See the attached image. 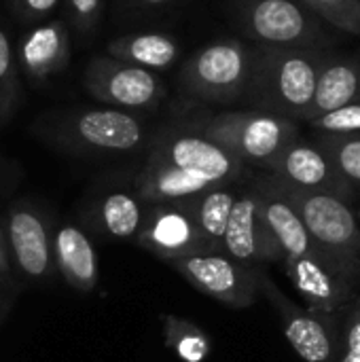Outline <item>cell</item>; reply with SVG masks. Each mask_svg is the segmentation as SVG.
Listing matches in <instances>:
<instances>
[{"instance_id":"6da1fadb","label":"cell","mask_w":360,"mask_h":362,"mask_svg":"<svg viewBox=\"0 0 360 362\" xmlns=\"http://www.w3.org/2000/svg\"><path fill=\"white\" fill-rule=\"evenodd\" d=\"M276 189L291 202L303 221L316 248L333 263V267L350 280L360 284V223L348 202L316 191H301L272 178Z\"/></svg>"},{"instance_id":"7a4b0ae2","label":"cell","mask_w":360,"mask_h":362,"mask_svg":"<svg viewBox=\"0 0 360 362\" xmlns=\"http://www.w3.org/2000/svg\"><path fill=\"white\" fill-rule=\"evenodd\" d=\"M199 132L236 155L242 163L269 165L293 140L297 129L289 119L272 112H221Z\"/></svg>"},{"instance_id":"3957f363","label":"cell","mask_w":360,"mask_h":362,"mask_svg":"<svg viewBox=\"0 0 360 362\" xmlns=\"http://www.w3.org/2000/svg\"><path fill=\"white\" fill-rule=\"evenodd\" d=\"M252 55L236 40H216L195 51L180 68V87L204 102H233L246 91Z\"/></svg>"},{"instance_id":"277c9868","label":"cell","mask_w":360,"mask_h":362,"mask_svg":"<svg viewBox=\"0 0 360 362\" xmlns=\"http://www.w3.org/2000/svg\"><path fill=\"white\" fill-rule=\"evenodd\" d=\"M259 293L276 310L284 337L303 362H337L342 348V320L337 314H320L301 308L263 272H259Z\"/></svg>"},{"instance_id":"5b68a950","label":"cell","mask_w":360,"mask_h":362,"mask_svg":"<svg viewBox=\"0 0 360 362\" xmlns=\"http://www.w3.org/2000/svg\"><path fill=\"white\" fill-rule=\"evenodd\" d=\"M55 136L83 151L93 153H129L146 140L144 123L129 110L121 108H79L64 115Z\"/></svg>"},{"instance_id":"8992f818","label":"cell","mask_w":360,"mask_h":362,"mask_svg":"<svg viewBox=\"0 0 360 362\" xmlns=\"http://www.w3.org/2000/svg\"><path fill=\"white\" fill-rule=\"evenodd\" d=\"M83 85L95 102L129 112L157 106L166 98V85L155 72L110 55H98L87 64Z\"/></svg>"},{"instance_id":"52a82bcc","label":"cell","mask_w":360,"mask_h":362,"mask_svg":"<svg viewBox=\"0 0 360 362\" xmlns=\"http://www.w3.org/2000/svg\"><path fill=\"white\" fill-rule=\"evenodd\" d=\"M170 263L197 291L225 305L248 308L261 295L259 293L261 269H250L233 261L225 252H202Z\"/></svg>"},{"instance_id":"ba28073f","label":"cell","mask_w":360,"mask_h":362,"mask_svg":"<svg viewBox=\"0 0 360 362\" xmlns=\"http://www.w3.org/2000/svg\"><path fill=\"white\" fill-rule=\"evenodd\" d=\"M149 159L202 174L214 185H229L244 172V163L199 129H170L153 146Z\"/></svg>"},{"instance_id":"9c48e42d","label":"cell","mask_w":360,"mask_h":362,"mask_svg":"<svg viewBox=\"0 0 360 362\" xmlns=\"http://www.w3.org/2000/svg\"><path fill=\"white\" fill-rule=\"evenodd\" d=\"M316 68L301 55H265L252 57L246 89L259 98H269L272 104L286 110H306L312 106L316 91Z\"/></svg>"},{"instance_id":"30bf717a","label":"cell","mask_w":360,"mask_h":362,"mask_svg":"<svg viewBox=\"0 0 360 362\" xmlns=\"http://www.w3.org/2000/svg\"><path fill=\"white\" fill-rule=\"evenodd\" d=\"M138 242L163 261L210 252L195 225L193 199L155 204L142 218Z\"/></svg>"},{"instance_id":"8fae6325","label":"cell","mask_w":360,"mask_h":362,"mask_svg":"<svg viewBox=\"0 0 360 362\" xmlns=\"http://www.w3.org/2000/svg\"><path fill=\"white\" fill-rule=\"evenodd\" d=\"M223 252L250 269L282 261L280 246L263 218L257 191L238 195L223 238Z\"/></svg>"},{"instance_id":"7c38bea8","label":"cell","mask_w":360,"mask_h":362,"mask_svg":"<svg viewBox=\"0 0 360 362\" xmlns=\"http://www.w3.org/2000/svg\"><path fill=\"white\" fill-rule=\"evenodd\" d=\"M267 168L282 180L301 191L329 193L344 202H350L352 185L342 176L329 153L320 144H306L293 140Z\"/></svg>"},{"instance_id":"4fadbf2b","label":"cell","mask_w":360,"mask_h":362,"mask_svg":"<svg viewBox=\"0 0 360 362\" xmlns=\"http://www.w3.org/2000/svg\"><path fill=\"white\" fill-rule=\"evenodd\" d=\"M11 261L30 280H45L53 267V246L42 218L28 208H13L6 223Z\"/></svg>"},{"instance_id":"5bb4252c","label":"cell","mask_w":360,"mask_h":362,"mask_svg":"<svg viewBox=\"0 0 360 362\" xmlns=\"http://www.w3.org/2000/svg\"><path fill=\"white\" fill-rule=\"evenodd\" d=\"M17 66L30 81H45L62 72L70 59V32L62 19L36 23L19 42Z\"/></svg>"},{"instance_id":"9a60e30c","label":"cell","mask_w":360,"mask_h":362,"mask_svg":"<svg viewBox=\"0 0 360 362\" xmlns=\"http://www.w3.org/2000/svg\"><path fill=\"white\" fill-rule=\"evenodd\" d=\"M138 197L149 204H166V202H182V199H193L202 195L204 191L214 185L210 178L187 172L180 168H172L153 159H146L144 170L138 176Z\"/></svg>"},{"instance_id":"2e32d148","label":"cell","mask_w":360,"mask_h":362,"mask_svg":"<svg viewBox=\"0 0 360 362\" xmlns=\"http://www.w3.org/2000/svg\"><path fill=\"white\" fill-rule=\"evenodd\" d=\"M244 21L252 36L274 45H286L306 34V15L293 0H252Z\"/></svg>"},{"instance_id":"e0dca14e","label":"cell","mask_w":360,"mask_h":362,"mask_svg":"<svg viewBox=\"0 0 360 362\" xmlns=\"http://www.w3.org/2000/svg\"><path fill=\"white\" fill-rule=\"evenodd\" d=\"M53 261L70 286H74L83 293H89L95 288L98 257H95V250H93L89 238L81 229L66 225L55 233Z\"/></svg>"},{"instance_id":"ac0fdd59","label":"cell","mask_w":360,"mask_h":362,"mask_svg":"<svg viewBox=\"0 0 360 362\" xmlns=\"http://www.w3.org/2000/svg\"><path fill=\"white\" fill-rule=\"evenodd\" d=\"M180 47L174 36L163 32H132L108 42L106 55L127 62L132 66L157 72L174 66Z\"/></svg>"},{"instance_id":"d6986e66","label":"cell","mask_w":360,"mask_h":362,"mask_svg":"<svg viewBox=\"0 0 360 362\" xmlns=\"http://www.w3.org/2000/svg\"><path fill=\"white\" fill-rule=\"evenodd\" d=\"M238 195V191L229 189L227 185H221L193 197L195 225L210 252H223V238Z\"/></svg>"},{"instance_id":"ffe728a7","label":"cell","mask_w":360,"mask_h":362,"mask_svg":"<svg viewBox=\"0 0 360 362\" xmlns=\"http://www.w3.org/2000/svg\"><path fill=\"white\" fill-rule=\"evenodd\" d=\"M359 93V76L356 72L346 64L329 66L316 81V91L312 100V112L318 117L333 112L337 108H344L348 104H354V98Z\"/></svg>"},{"instance_id":"44dd1931","label":"cell","mask_w":360,"mask_h":362,"mask_svg":"<svg viewBox=\"0 0 360 362\" xmlns=\"http://www.w3.org/2000/svg\"><path fill=\"white\" fill-rule=\"evenodd\" d=\"M100 218L104 231L112 238H132L140 231L144 218L142 199L125 191L110 193L100 206Z\"/></svg>"},{"instance_id":"7402d4cb","label":"cell","mask_w":360,"mask_h":362,"mask_svg":"<svg viewBox=\"0 0 360 362\" xmlns=\"http://www.w3.org/2000/svg\"><path fill=\"white\" fill-rule=\"evenodd\" d=\"M166 346L185 362H204L210 356V337L193 322L178 316L163 318Z\"/></svg>"},{"instance_id":"603a6c76","label":"cell","mask_w":360,"mask_h":362,"mask_svg":"<svg viewBox=\"0 0 360 362\" xmlns=\"http://www.w3.org/2000/svg\"><path fill=\"white\" fill-rule=\"evenodd\" d=\"M17 57L6 32L0 28V125L8 123L19 106V78Z\"/></svg>"},{"instance_id":"cb8c5ba5","label":"cell","mask_w":360,"mask_h":362,"mask_svg":"<svg viewBox=\"0 0 360 362\" xmlns=\"http://www.w3.org/2000/svg\"><path fill=\"white\" fill-rule=\"evenodd\" d=\"M320 146L352 187L360 185V134H335Z\"/></svg>"},{"instance_id":"d4e9b609","label":"cell","mask_w":360,"mask_h":362,"mask_svg":"<svg viewBox=\"0 0 360 362\" xmlns=\"http://www.w3.org/2000/svg\"><path fill=\"white\" fill-rule=\"evenodd\" d=\"M337 362H360V297H354L344 308L342 348Z\"/></svg>"},{"instance_id":"484cf974","label":"cell","mask_w":360,"mask_h":362,"mask_svg":"<svg viewBox=\"0 0 360 362\" xmlns=\"http://www.w3.org/2000/svg\"><path fill=\"white\" fill-rule=\"evenodd\" d=\"M320 129L331 134H359L360 132V104H348L333 112H327L316 119Z\"/></svg>"},{"instance_id":"4316f807","label":"cell","mask_w":360,"mask_h":362,"mask_svg":"<svg viewBox=\"0 0 360 362\" xmlns=\"http://www.w3.org/2000/svg\"><path fill=\"white\" fill-rule=\"evenodd\" d=\"M70 21L81 32H91L102 15V0H66Z\"/></svg>"},{"instance_id":"83f0119b","label":"cell","mask_w":360,"mask_h":362,"mask_svg":"<svg viewBox=\"0 0 360 362\" xmlns=\"http://www.w3.org/2000/svg\"><path fill=\"white\" fill-rule=\"evenodd\" d=\"M17 19L25 23L47 21L49 15L57 8L59 0H6Z\"/></svg>"},{"instance_id":"f1b7e54d","label":"cell","mask_w":360,"mask_h":362,"mask_svg":"<svg viewBox=\"0 0 360 362\" xmlns=\"http://www.w3.org/2000/svg\"><path fill=\"white\" fill-rule=\"evenodd\" d=\"M8 272H11V255H8L6 235L0 227V274H8Z\"/></svg>"},{"instance_id":"f546056e","label":"cell","mask_w":360,"mask_h":362,"mask_svg":"<svg viewBox=\"0 0 360 362\" xmlns=\"http://www.w3.org/2000/svg\"><path fill=\"white\" fill-rule=\"evenodd\" d=\"M134 4H140V6H159V4H166L170 0H132Z\"/></svg>"},{"instance_id":"4dcf8cb0","label":"cell","mask_w":360,"mask_h":362,"mask_svg":"<svg viewBox=\"0 0 360 362\" xmlns=\"http://www.w3.org/2000/svg\"><path fill=\"white\" fill-rule=\"evenodd\" d=\"M312 2H316V4H320V6H329V8L346 4V0H312Z\"/></svg>"},{"instance_id":"1f68e13d","label":"cell","mask_w":360,"mask_h":362,"mask_svg":"<svg viewBox=\"0 0 360 362\" xmlns=\"http://www.w3.org/2000/svg\"><path fill=\"white\" fill-rule=\"evenodd\" d=\"M359 223H360V214H359Z\"/></svg>"}]
</instances>
